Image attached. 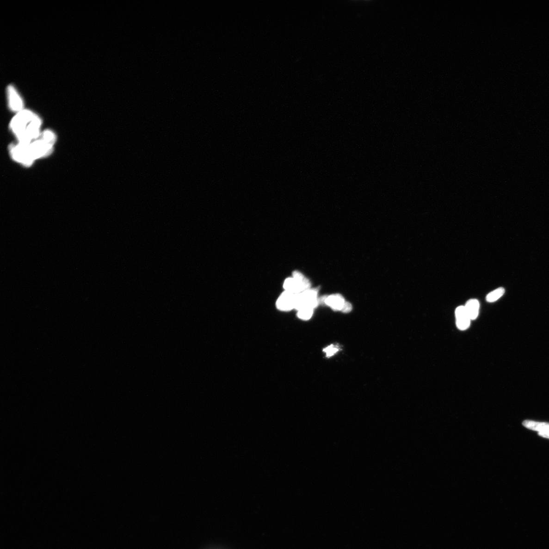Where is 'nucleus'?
Listing matches in <instances>:
<instances>
[{
    "instance_id": "obj_1",
    "label": "nucleus",
    "mask_w": 549,
    "mask_h": 549,
    "mask_svg": "<svg viewBox=\"0 0 549 549\" xmlns=\"http://www.w3.org/2000/svg\"><path fill=\"white\" fill-rule=\"evenodd\" d=\"M62 186V179L56 172L35 164L19 177L15 192L28 215L43 217L61 205Z\"/></svg>"
},
{
    "instance_id": "obj_2",
    "label": "nucleus",
    "mask_w": 549,
    "mask_h": 549,
    "mask_svg": "<svg viewBox=\"0 0 549 549\" xmlns=\"http://www.w3.org/2000/svg\"><path fill=\"white\" fill-rule=\"evenodd\" d=\"M439 413V416L427 420L425 431L429 438L447 442L465 433L464 421L452 409L442 407Z\"/></svg>"
},
{
    "instance_id": "obj_3",
    "label": "nucleus",
    "mask_w": 549,
    "mask_h": 549,
    "mask_svg": "<svg viewBox=\"0 0 549 549\" xmlns=\"http://www.w3.org/2000/svg\"><path fill=\"white\" fill-rule=\"evenodd\" d=\"M45 216V215H44ZM14 229L18 237L24 243L37 250H45L52 242L44 223V216L27 215L14 219Z\"/></svg>"
},
{
    "instance_id": "obj_4",
    "label": "nucleus",
    "mask_w": 549,
    "mask_h": 549,
    "mask_svg": "<svg viewBox=\"0 0 549 549\" xmlns=\"http://www.w3.org/2000/svg\"><path fill=\"white\" fill-rule=\"evenodd\" d=\"M477 433H463L445 442L443 461L447 465L463 462L471 464L478 456Z\"/></svg>"
},
{
    "instance_id": "obj_5",
    "label": "nucleus",
    "mask_w": 549,
    "mask_h": 549,
    "mask_svg": "<svg viewBox=\"0 0 549 549\" xmlns=\"http://www.w3.org/2000/svg\"><path fill=\"white\" fill-rule=\"evenodd\" d=\"M80 219L61 205L44 216L45 228L52 240L73 234L80 226Z\"/></svg>"
},
{
    "instance_id": "obj_6",
    "label": "nucleus",
    "mask_w": 549,
    "mask_h": 549,
    "mask_svg": "<svg viewBox=\"0 0 549 549\" xmlns=\"http://www.w3.org/2000/svg\"><path fill=\"white\" fill-rule=\"evenodd\" d=\"M12 157L19 168H30L35 165V150L26 135L18 127H15L10 134Z\"/></svg>"
},
{
    "instance_id": "obj_7",
    "label": "nucleus",
    "mask_w": 549,
    "mask_h": 549,
    "mask_svg": "<svg viewBox=\"0 0 549 549\" xmlns=\"http://www.w3.org/2000/svg\"><path fill=\"white\" fill-rule=\"evenodd\" d=\"M444 443L445 442L427 436L420 442L415 451L416 462L424 467H433V466L442 463Z\"/></svg>"
},
{
    "instance_id": "obj_8",
    "label": "nucleus",
    "mask_w": 549,
    "mask_h": 549,
    "mask_svg": "<svg viewBox=\"0 0 549 549\" xmlns=\"http://www.w3.org/2000/svg\"><path fill=\"white\" fill-rule=\"evenodd\" d=\"M478 453L486 454L501 465H512L519 454L512 442H499L492 445L481 447Z\"/></svg>"
},
{
    "instance_id": "obj_9",
    "label": "nucleus",
    "mask_w": 549,
    "mask_h": 549,
    "mask_svg": "<svg viewBox=\"0 0 549 549\" xmlns=\"http://www.w3.org/2000/svg\"><path fill=\"white\" fill-rule=\"evenodd\" d=\"M61 206L66 210H69L71 214L79 217H81L82 215L84 213V203L78 195H67V197L62 199Z\"/></svg>"
},
{
    "instance_id": "obj_10",
    "label": "nucleus",
    "mask_w": 549,
    "mask_h": 549,
    "mask_svg": "<svg viewBox=\"0 0 549 549\" xmlns=\"http://www.w3.org/2000/svg\"><path fill=\"white\" fill-rule=\"evenodd\" d=\"M447 475L454 480H463L468 476L470 464L457 462L447 465Z\"/></svg>"
},
{
    "instance_id": "obj_11",
    "label": "nucleus",
    "mask_w": 549,
    "mask_h": 549,
    "mask_svg": "<svg viewBox=\"0 0 549 549\" xmlns=\"http://www.w3.org/2000/svg\"><path fill=\"white\" fill-rule=\"evenodd\" d=\"M507 525L508 523L505 521H503V519L500 517H497L486 523L485 526L489 530V532H490L491 536H495L505 530Z\"/></svg>"
},
{
    "instance_id": "obj_12",
    "label": "nucleus",
    "mask_w": 549,
    "mask_h": 549,
    "mask_svg": "<svg viewBox=\"0 0 549 549\" xmlns=\"http://www.w3.org/2000/svg\"><path fill=\"white\" fill-rule=\"evenodd\" d=\"M528 465V458L524 454L519 453L513 467L516 469H523Z\"/></svg>"
}]
</instances>
